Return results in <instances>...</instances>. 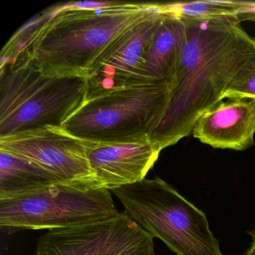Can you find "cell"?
<instances>
[{
  "mask_svg": "<svg viewBox=\"0 0 255 255\" xmlns=\"http://www.w3.org/2000/svg\"><path fill=\"white\" fill-rule=\"evenodd\" d=\"M241 98L255 100V50L225 89L222 101Z\"/></svg>",
  "mask_w": 255,
  "mask_h": 255,
  "instance_id": "obj_15",
  "label": "cell"
},
{
  "mask_svg": "<svg viewBox=\"0 0 255 255\" xmlns=\"http://www.w3.org/2000/svg\"><path fill=\"white\" fill-rule=\"evenodd\" d=\"M125 213L177 255H224L207 216L159 177L111 191Z\"/></svg>",
  "mask_w": 255,
  "mask_h": 255,
  "instance_id": "obj_5",
  "label": "cell"
},
{
  "mask_svg": "<svg viewBox=\"0 0 255 255\" xmlns=\"http://www.w3.org/2000/svg\"><path fill=\"white\" fill-rule=\"evenodd\" d=\"M162 13L180 20H209L225 17H238L243 1H195L159 4Z\"/></svg>",
  "mask_w": 255,
  "mask_h": 255,
  "instance_id": "obj_14",
  "label": "cell"
},
{
  "mask_svg": "<svg viewBox=\"0 0 255 255\" xmlns=\"http://www.w3.org/2000/svg\"><path fill=\"white\" fill-rule=\"evenodd\" d=\"M240 21L252 20L255 22V2L243 1V8L238 15Z\"/></svg>",
  "mask_w": 255,
  "mask_h": 255,
  "instance_id": "obj_16",
  "label": "cell"
},
{
  "mask_svg": "<svg viewBox=\"0 0 255 255\" xmlns=\"http://www.w3.org/2000/svg\"><path fill=\"white\" fill-rule=\"evenodd\" d=\"M86 77L43 72L26 53L1 61L0 138L61 128L87 98Z\"/></svg>",
  "mask_w": 255,
  "mask_h": 255,
  "instance_id": "obj_3",
  "label": "cell"
},
{
  "mask_svg": "<svg viewBox=\"0 0 255 255\" xmlns=\"http://www.w3.org/2000/svg\"><path fill=\"white\" fill-rule=\"evenodd\" d=\"M0 150L43 168L62 184L97 189L84 141L62 128L46 127L2 137Z\"/></svg>",
  "mask_w": 255,
  "mask_h": 255,
  "instance_id": "obj_8",
  "label": "cell"
},
{
  "mask_svg": "<svg viewBox=\"0 0 255 255\" xmlns=\"http://www.w3.org/2000/svg\"><path fill=\"white\" fill-rule=\"evenodd\" d=\"M110 190L55 183L0 198V226L62 229L117 215Z\"/></svg>",
  "mask_w": 255,
  "mask_h": 255,
  "instance_id": "obj_6",
  "label": "cell"
},
{
  "mask_svg": "<svg viewBox=\"0 0 255 255\" xmlns=\"http://www.w3.org/2000/svg\"><path fill=\"white\" fill-rule=\"evenodd\" d=\"M185 38L184 22L162 13L146 56L144 74L149 84H165L172 88Z\"/></svg>",
  "mask_w": 255,
  "mask_h": 255,
  "instance_id": "obj_12",
  "label": "cell"
},
{
  "mask_svg": "<svg viewBox=\"0 0 255 255\" xmlns=\"http://www.w3.org/2000/svg\"><path fill=\"white\" fill-rule=\"evenodd\" d=\"M84 143L95 186L110 191L144 180L162 151L150 140L122 144Z\"/></svg>",
  "mask_w": 255,
  "mask_h": 255,
  "instance_id": "obj_10",
  "label": "cell"
},
{
  "mask_svg": "<svg viewBox=\"0 0 255 255\" xmlns=\"http://www.w3.org/2000/svg\"><path fill=\"white\" fill-rule=\"evenodd\" d=\"M252 237V244L246 252V255H255V229L249 232Z\"/></svg>",
  "mask_w": 255,
  "mask_h": 255,
  "instance_id": "obj_17",
  "label": "cell"
},
{
  "mask_svg": "<svg viewBox=\"0 0 255 255\" xmlns=\"http://www.w3.org/2000/svg\"><path fill=\"white\" fill-rule=\"evenodd\" d=\"M153 4L117 2L89 9L78 8V2L59 4L19 53H26L45 74L87 77L104 49Z\"/></svg>",
  "mask_w": 255,
  "mask_h": 255,
  "instance_id": "obj_2",
  "label": "cell"
},
{
  "mask_svg": "<svg viewBox=\"0 0 255 255\" xmlns=\"http://www.w3.org/2000/svg\"><path fill=\"white\" fill-rule=\"evenodd\" d=\"M171 87L165 84L119 88L86 98L61 128L81 141L101 144L150 140L162 119Z\"/></svg>",
  "mask_w": 255,
  "mask_h": 255,
  "instance_id": "obj_4",
  "label": "cell"
},
{
  "mask_svg": "<svg viewBox=\"0 0 255 255\" xmlns=\"http://www.w3.org/2000/svg\"><path fill=\"white\" fill-rule=\"evenodd\" d=\"M60 183L32 162L0 150V198Z\"/></svg>",
  "mask_w": 255,
  "mask_h": 255,
  "instance_id": "obj_13",
  "label": "cell"
},
{
  "mask_svg": "<svg viewBox=\"0 0 255 255\" xmlns=\"http://www.w3.org/2000/svg\"><path fill=\"white\" fill-rule=\"evenodd\" d=\"M192 135L214 148L244 150L255 144V100H228L206 112Z\"/></svg>",
  "mask_w": 255,
  "mask_h": 255,
  "instance_id": "obj_11",
  "label": "cell"
},
{
  "mask_svg": "<svg viewBox=\"0 0 255 255\" xmlns=\"http://www.w3.org/2000/svg\"><path fill=\"white\" fill-rule=\"evenodd\" d=\"M153 238L124 212L48 231L38 240L36 255H156Z\"/></svg>",
  "mask_w": 255,
  "mask_h": 255,
  "instance_id": "obj_7",
  "label": "cell"
},
{
  "mask_svg": "<svg viewBox=\"0 0 255 255\" xmlns=\"http://www.w3.org/2000/svg\"><path fill=\"white\" fill-rule=\"evenodd\" d=\"M159 4L119 34L101 53L86 77L87 98L119 88L148 85L146 56L162 20Z\"/></svg>",
  "mask_w": 255,
  "mask_h": 255,
  "instance_id": "obj_9",
  "label": "cell"
},
{
  "mask_svg": "<svg viewBox=\"0 0 255 255\" xmlns=\"http://www.w3.org/2000/svg\"><path fill=\"white\" fill-rule=\"evenodd\" d=\"M182 20L186 38L169 101L150 137L162 150L192 133L198 119L222 102L225 89L255 50V38L237 17Z\"/></svg>",
  "mask_w": 255,
  "mask_h": 255,
  "instance_id": "obj_1",
  "label": "cell"
}]
</instances>
